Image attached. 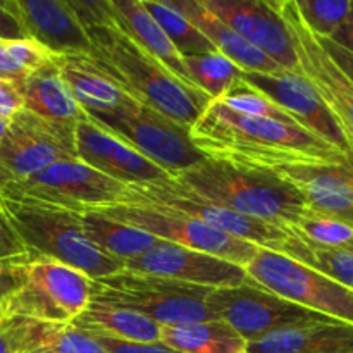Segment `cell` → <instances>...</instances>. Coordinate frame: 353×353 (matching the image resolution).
<instances>
[{"mask_svg": "<svg viewBox=\"0 0 353 353\" xmlns=\"http://www.w3.org/2000/svg\"><path fill=\"white\" fill-rule=\"evenodd\" d=\"M88 33L92 52L86 57L126 95L169 119L192 128L212 102L165 71L112 19L109 0H69Z\"/></svg>", "mask_w": 353, "mask_h": 353, "instance_id": "obj_1", "label": "cell"}, {"mask_svg": "<svg viewBox=\"0 0 353 353\" xmlns=\"http://www.w3.org/2000/svg\"><path fill=\"white\" fill-rule=\"evenodd\" d=\"M190 134L205 157L257 169L305 157L324 161L350 157L299 124L233 112L217 100L205 107Z\"/></svg>", "mask_w": 353, "mask_h": 353, "instance_id": "obj_2", "label": "cell"}, {"mask_svg": "<svg viewBox=\"0 0 353 353\" xmlns=\"http://www.w3.org/2000/svg\"><path fill=\"white\" fill-rule=\"evenodd\" d=\"M176 181L241 216L292 228L309 207L290 183L264 169L209 159Z\"/></svg>", "mask_w": 353, "mask_h": 353, "instance_id": "obj_3", "label": "cell"}, {"mask_svg": "<svg viewBox=\"0 0 353 353\" xmlns=\"http://www.w3.org/2000/svg\"><path fill=\"white\" fill-rule=\"evenodd\" d=\"M0 212L24 252L54 259L78 269L90 279L123 271V262L103 254L85 236L79 212L47 203L0 196Z\"/></svg>", "mask_w": 353, "mask_h": 353, "instance_id": "obj_4", "label": "cell"}, {"mask_svg": "<svg viewBox=\"0 0 353 353\" xmlns=\"http://www.w3.org/2000/svg\"><path fill=\"white\" fill-rule=\"evenodd\" d=\"M212 290L123 269L117 274L92 279V302L133 310L161 326H174L216 319L205 303Z\"/></svg>", "mask_w": 353, "mask_h": 353, "instance_id": "obj_5", "label": "cell"}, {"mask_svg": "<svg viewBox=\"0 0 353 353\" xmlns=\"http://www.w3.org/2000/svg\"><path fill=\"white\" fill-rule=\"evenodd\" d=\"M92 302V279L78 269L28 254L21 283L0 303L2 319L72 324Z\"/></svg>", "mask_w": 353, "mask_h": 353, "instance_id": "obj_6", "label": "cell"}, {"mask_svg": "<svg viewBox=\"0 0 353 353\" xmlns=\"http://www.w3.org/2000/svg\"><path fill=\"white\" fill-rule=\"evenodd\" d=\"M90 117L172 178H178L207 159L193 143L192 128L183 126L140 102L131 103L119 112Z\"/></svg>", "mask_w": 353, "mask_h": 353, "instance_id": "obj_7", "label": "cell"}, {"mask_svg": "<svg viewBox=\"0 0 353 353\" xmlns=\"http://www.w3.org/2000/svg\"><path fill=\"white\" fill-rule=\"evenodd\" d=\"M126 185L90 168L79 159L55 162L17 183L0 186L2 199L30 200L74 212L100 210L121 203Z\"/></svg>", "mask_w": 353, "mask_h": 353, "instance_id": "obj_8", "label": "cell"}, {"mask_svg": "<svg viewBox=\"0 0 353 353\" xmlns=\"http://www.w3.org/2000/svg\"><path fill=\"white\" fill-rule=\"evenodd\" d=\"M245 271L261 288L327 319L353 326V292L327 276L268 248H261Z\"/></svg>", "mask_w": 353, "mask_h": 353, "instance_id": "obj_9", "label": "cell"}, {"mask_svg": "<svg viewBox=\"0 0 353 353\" xmlns=\"http://www.w3.org/2000/svg\"><path fill=\"white\" fill-rule=\"evenodd\" d=\"M97 212L145 231L161 241H169V243L192 248V250L203 252V254L221 257L243 268L262 248L230 236L192 216L164 209V207L148 205V203H116Z\"/></svg>", "mask_w": 353, "mask_h": 353, "instance_id": "obj_10", "label": "cell"}, {"mask_svg": "<svg viewBox=\"0 0 353 353\" xmlns=\"http://www.w3.org/2000/svg\"><path fill=\"white\" fill-rule=\"evenodd\" d=\"M124 202L148 203V205L164 207V209L186 214V216L195 217L230 236L272 252H278L288 236L285 228L241 216V214L186 188L176 179L126 186V195L121 203Z\"/></svg>", "mask_w": 353, "mask_h": 353, "instance_id": "obj_11", "label": "cell"}, {"mask_svg": "<svg viewBox=\"0 0 353 353\" xmlns=\"http://www.w3.org/2000/svg\"><path fill=\"white\" fill-rule=\"evenodd\" d=\"M216 319L230 324L247 341L302 324L333 321L288 302L255 283L214 288L205 300Z\"/></svg>", "mask_w": 353, "mask_h": 353, "instance_id": "obj_12", "label": "cell"}, {"mask_svg": "<svg viewBox=\"0 0 353 353\" xmlns=\"http://www.w3.org/2000/svg\"><path fill=\"white\" fill-rule=\"evenodd\" d=\"M76 157L74 130L55 126L23 109L0 141V186L23 181L48 165Z\"/></svg>", "mask_w": 353, "mask_h": 353, "instance_id": "obj_13", "label": "cell"}, {"mask_svg": "<svg viewBox=\"0 0 353 353\" xmlns=\"http://www.w3.org/2000/svg\"><path fill=\"white\" fill-rule=\"evenodd\" d=\"M276 10L292 37L295 47L299 71L309 79L310 85L323 99L340 123L345 137H353V83L352 79L338 68L336 62L327 55L316 34L309 31L300 17L295 0H279L274 2Z\"/></svg>", "mask_w": 353, "mask_h": 353, "instance_id": "obj_14", "label": "cell"}, {"mask_svg": "<svg viewBox=\"0 0 353 353\" xmlns=\"http://www.w3.org/2000/svg\"><path fill=\"white\" fill-rule=\"evenodd\" d=\"M240 79L281 107L303 130L316 134L336 150L350 155V147L340 123L302 72H241Z\"/></svg>", "mask_w": 353, "mask_h": 353, "instance_id": "obj_15", "label": "cell"}, {"mask_svg": "<svg viewBox=\"0 0 353 353\" xmlns=\"http://www.w3.org/2000/svg\"><path fill=\"white\" fill-rule=\"evenodd\" d=\"M285 179L314 212L353 224V159H299L264 169Z\"/></svg>", "mask_w": 353, "mask_h": 353, "instance_id": "obj_16", "label": "cell"}, {"mask_svg": "<svg viewBox=\"0 0 353 353\" xmlns=\"http://www.w3.org/2000/svg\"><path fill=\"white\" fill-rule=\"evenodd\" d=\"M124 269L178 279L205 288H224V286H241L254 283L248 278L243 265L169 241H159L145 254L126 261Z\"/></svg>", "mask_w": 353, "mask_h": 353, "instance_id": "obj_17", "label": "cell"}, {"mask_svg": "<svg viewBox=\"0 0 353 353\" xmlns=\"http://www.w3.org/2000/svg\"><path fill=\"white\" fill-rule=\"evenodd\" d=\"M205 9L248 43L281 65L285 71H299L292 37L276 10L274 2L265 0H200Z\"/></svg>", "mask_w": 353, "mask_h": 353, "instance_id": "obj_18", "label": "cell"}, {"mask_svg": "<svg viewBox=\"0 0 353 353\" xmlns=\"http://www.w3.org/2000/svg\"><path fill=\"white\" fill-rule=\"evenodd\" d=\"M74 148L79 161L126 186L174 179L90 116L76 124Z\"/></svg>", "mask_w": 353, "mask_h": 353, "instance_id": "obj_19", "label": "cell"}, {"mask_svg": "<svg viewBox=\"0 0 353 353\" xmlns=\"http://www.w3.org/2000/svg\"><path fill=\"white\" fill-rule=\"evenodd\" d=\"M26 37L54 57L90 55L88 33L69 0H9Z\"/></svg>", "mask_w": 353, "mask_h": 353, "instance_id": "obj_20", "label": "cell"}, {"mask_svg": "<svg viewBox=\"0 0 353 353\" xmlns=\"http://www.w3.org/2000/svg\"><path fill=\"white\" fill-rule=\"evenodd\" d=\"M112 19L124 33L133 38L148 55L171 72L176 79L195 92L203 93L193 81L186 62L178 48L172 45L161 24L145 9L141 0H109ZM209 97V95H207Z\"/></svg>", "mask_w": 353, "mask_h": 353, "instance_id": "obj_21", "label": "cell"}, {"mask_svg": "<svg viewBox=\"0 0 353 353\" xmlns=\"http://www.w3.org/2000/svg\"><path fill=\"white\" fill-rule=\"evenodd\" d=\"M247 353H353V326L319 321L285 327L248 341Z\"/></svg>", "mask_w": 353, "mask_h": 353, "instance_id": "obj_22", "label": "cell"}, {"mask_svg": "<svg viewBox=\"0 0 353 353\" xmlns=\"http://www.w3.org/2000/svg\"><path fill=\"white\" fill-rule=\"evenodd\" d=\"M174 9H178L183 16L188 17L216 47L219 54L230 59L231 62L241 69V72H268V74H278L285 69L276 64L272 59L262 54L259 48L248 43L243 37L231 30L224 21L214 16L209 9L203 7L200 0H171Z\"/></svg>", "mask_w": 353, "mask_h": 353, "instance_id": "obj_23", "label": "cell"}, {"mask_svg": "<svg viewBox=\"0 0 353 353\" xmlns=\"http://www.w3.org/2000/svg\"><path fill=\"white\" fill-rule=\"evenodd\" d=\"M19 92L24 100V109L55 126L74 130L76 124L88 116L62 79L55 59L24 79L19 85Z\"/></svg>", "mask_w": 353, "mask_h": 353, "instance_id": "obj_24", "label": "cell"}, {"mask_svg": "<svg viewBox=\"0 0 353 353\" xmlns=\"http://www.w3.org/2000/svg\"><path fill=\"white\" fill-rule=\"evenodd\" d=\"M54 59L72 97L88 116L119 112L137 102L100 72L86 55Z\"/></svg>", "mask_w": 353, "mask_h": 353, "instance_id": "obj_25", "label": "cell"}, {"mask_svg": "<svg viewBox=\"0 0 353 353\" xmlns=\"http://www.w3.org/2000/svg\"><path fill=\"white\" fill-rule=\"evenodd\" d=\"M72 326L92 336L154 343L161 341L162 326L133 310L90 302V305L72 321Z\"/></svg>", "mask_w": 353, "mask_h": 353, "instance_id": "obj_26", "label": "cell"}, {"mask_svg": "<svg viewBox=\"0 0 353 353\" xmlns=\"http://www.w3.org/2000/svg\"><path fill=\"white\" fill-rule=\"evenodd\" d=\"M161 341L181 353H247L248 345L221 319L162 326Z\"/></svg>", "mask_w": 353, "mask_h": 353, "instance_id": "obj_27", "label": "cell"}, {"mask_svg": "<svg viewBox=\"0 0 353 353\" xmlns=\"http://www.w3.org/2000/svg\"><path fill=\"white\" fill-rule=\"evenodd\" d=\"M79 224L85 236L99 247L103 254L124 262L150 250L159 241L152 234L133 226L114 221L97 210L79 212Z\"/></svg>", "mask_w": 353, "mask_h": 353, "instance_id": "obj_28", "label": "cell"}, {"mask_svg": "<svg viewBox=\"0 0 353 353\" xmlns=\"http://www.w3.org/2000/svg\"><path fill=\"white\" fill-rule=\"evenodd\" d=\"M288 236L278 254L286 255L353 292V250L316 243L293 228H285Z\"/></svg>", "mask_w": 353, "mask_h": 353, "instance_id": "obj_29", "label": "cell"}, {"mask_svg": "<svg viewBox=\"0 0 353 353\" xmlns=\"http://www.w3.org/2000/svg\"><path fill=\"white\" fill-rule=\"evenodd\" d=\"M141 2L152 17L161 24L183 59L217 52L209 38L169 2H155V0H141Z\"/></svg>", "mask_w": 353, "mask_h": 353, "instance_id": "obj_30", "label": "cell"}, {"mask_svg": "<svg viewBox=\"0 0 353 353\" xmlns=\"http://www.w3.org/2000/svg\"><path fill=\"white\" fill-rule=\"evenodd\" d=\"M185 62L195 85L212 100L221 99L241 78V69L219 52L186 57Z\"/></svg>", "mask_w": 353, "mask_h": 353, "instance_id": "obj_31", "label": "cell"}, {"mask_svg": "<svg viewBox=\"0 0 353 353\" xmlns=\"http://www.w3.org/2000/svg\"><path fill=\"white\" fill-rule=\"evenodd\" d=\"M52 59L54 55L50 52L45 50L40 43L30 38L2 41L0 43V78L9 79L19 86L24 79L40 71Z\"/></svg>", "mask_w": 353, "mask_h": 353, "instance_id": "obj_32", "label": "cell"}, {"mask_svg": "<svg viewBox=\"0 0 353 353\" xmlns=\"http://www.w3.org/2000/svg\"><path fill=\"white\" fill-rule=\"evenodd\" d=\"M295 6L310 33L330 38L350 16L353 0H295Z\"/></svg>", "mask_w": 353, "mask_h": 353, "instance_id": "obj_33", "label": "cell"}, {"mask_svg": "<svg viewBox=\"0 0 353 353\" xmlns=\"http://www.w3.org/2000/svg\"><path fill=\"white\" fill-rule=\"evenodd\" d=\"M217 102L226 105L228 109H231L233 112L245 114V116L265 117V119L279 121V123L285 124H299L292 116H288L281 107L276 105V103L271 102L269 99H265V97L262 95V93H259L257 90L245 85L241 79H238L221 99H217Z\"/></svg>", "mask_w": 353, "mask_h": 353, "instance_id": "obj_34", "label": "cell"}, {"mask_svg": "<svg viewBox=\"0 0 353 353\" xmlns=\"http://www.w3.org/2000/svg\"><path fill=\"white\" fill-rule=\"evenodd\" d=\"M292 228L316 243L353 250V224L347 221L307 209L299 223Z\"/></svg>", "mask_w": 353, "mask_h": 353, "instance_id": "obj_35", "label": "cell"}, {"mask_svg": "<svg viewBox=\"0 0 353 353\" xmlns=\"http://www.w3.org/2000/svg\"><path fill=\"white\" fill-rule=\"evenodd\" d=\"M33 353H109L92 334L72 324H43L40 343Z\"/></svg>", "mask_w": 353, "mask_h": 353, "instance_id": "obj_36", "label": "cell"}, {"mask_svg": "<svg viewBox=\"0 0 353 353\" xmlns=\"http://www.w3.org/2000/svg\"><path fill=\"white\" fill-rule=\"evenodd\" d=\"M43 324L26 319L0 321V353H33L40 343Z\"/></svg>", "mask_w": 353, "mask_h": 353, "instance_id": "obj_37", "label": "cell"}, {"mask_svg": "<svg viewBox=\"0 0 353 353\" xmlns=\"http://www.w3.org/2000/svg\"><path fill=\"white\" fill-rule=\"evenodd\" d=\"M99 345H102L109 353H181L174 348L168 347L162 341H154V343H141V341H126L116 340V338L107 336H93Z\"/></svg>", "mask_w": 353, "mask_h": 353, "instance_id": "obj_38", "label": "cell"}, {"mask_svg": "<svg viewBox=\"0 0 353 353\" xmlns=\"http://www.w3.org/2000/svg\"><path fill=\"white\" fill-rule=\"evenodd\" d=\"M28 257V252L16 255V257L0 259V303L6 300L9 293H12L21 283L23 264Z\"/></svg>", "mask_w": 353, "mask_h": 353, "instance_id": "obj_39", "label": "cell"}, {"mask_svg": "<svg viewBox=\"0 0 353 353\" xmlns=\"http://www.w3.org/2000/svg\"><path fill=\"white\" fill-rule=\"evenodd\" d=\"M23 109L24 100L19 92V86L9 79L0 78V117L12 119Z\"/></svg>", "mask_w": 353, "mask_h": 353, "instance_id": "obj_40", "label": "cell"}, {"mask_svg": "<svg viewBox=\"0 0 353 353\" xmlns=\"http://www.w3.org/2000/svg\"><path fill=\"white\" fill-rule=\"evenodd\" d=\"M26 31L21 24L19 17L9 6V0L0 2V40L12 41V40H24Z\"/></svg>", "mask_w": 353, "mask_h": 353, "instance_id": "obj_41", "label": "cell"}, {"mask_svg": "<svg viewBox=\"0 0 353 353\" xmlns=\"http://www.w3.org/2000/svg\"><path fill=\"white\" fill-rule=\"evenodd\" d=\"M317 40H319V43L323 45L324 50L327 52V55L336 62L338 68H340L353 83V54L347 52L345 48H341L340 45H336L333 40H330V38L317 37Z\"/></svg>", "mask_w": 353, "mask_h": 353, "instance_id": "obj_42", "label": "cell"}, {"mask_svg": "<svg viewBox=\"0 0 353 353\" xmlns=\"http://www.w3.org/2000/svg\"><path fill=\"white\" fill-rule=\"evenodd\" d=\"M24 254V248L21 247L19 241L12 234V231L7 226L2 212H0V259L16 257V255Z\"/></svg>", "mask_w": 353, "mask_h": 353, "instance_id": "obj_43", "label": "cell"}, {"mask_svg": "<svg viewBox=\"0 0 353 353\" xmlns=\"http://www.w3.org/2000/svg\"><path fill=\"white\" fill-rule=\"evenodd\" d=\"M330 40H333L334 43L340 45L341 48H345V50L353 54V9L350 16L347 17V21L331 34Z\"/></svg>", "mask_w": 353, "mask_h": 353, "instance_id": "obj_44", "label": "cell"}, {"mask_svg": "<svg viewBox=\"0 0 353 353\" xmlns=\"http://www.w3.org/2000/svg\"><path fill=\"white\" fill-rule=\"evenodd\" d=\"M9 121L10 119H3V117H0V141H2L3 137H6L7 128H9Z\"/></svg>", "mask_w": 353, "mask_h": 353, "instance_id": "obj_45", "label": "cell"}, {"mask_svg": "<svg viewBox=\"0 0 353 353\" xmlns=\"http://www.w3.org/2000/svg\"><path fill=\"white\" fill-rule=\"evenodd\" d=\"M347 141H348V147H350V157L353 159V137L352 134H347Z\"/></svg>", "mask_w": 353, "mask_h": 353, "instance_id": "obj_46", "label": "cell"}, {"mask_svg": "<svg viewBox=\"0 0 353 353\" xmlns=\"http://www.w3.org/2000/svg\"><path fill=\"white\" fill-rule=\"evenodd\" d=\"M0 321H3V319H2V316H0Z\"/></svg>", "mask_w": 353, "mask_h": 353, "instance_id": "obj_47", "label": "cell"}, {"mask_svg": "<svg viewBox=\"0 0 353 353\" xmlns=\"http://www.w3.org/2000/svg\"><path fill=\"white\" fill-rule=\"evenodd\" d=\"M2 41H3V40H0V43H2Z\"/></svg>", "mask_w": 353, "mask_h": 353, "instance_id": "obj_48", "label": "cell"}]
</instances>
